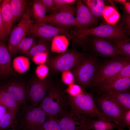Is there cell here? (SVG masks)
Listing matches in <instances>:
<instances>
[{
  "mask_svg": "<svg viewBox=\"0 0 130 130\" xmlns=\"http://www.w3.org/2000/svg\"><path fill=\"white\" fill-rule=\"evenodd\" d=\"M126 32L121 24L111 25L107 23L96 27L91 28L75 27L71 31V35L77 42L81 45L85 44L86 38L92 35L104 39H117L130 40Z\"/></svg>",
  "mask_w": 130,
  "mask_h": 130,
  "instance_id": "1",
  "label": "cell"
},
{
  "mask_svg": "<svg viewBox=\"0 0 130 130\" xmlns=\"http://www.w3.org/2000/svg\"><path fill=\"white\" fill-rule=\"evenodd\" d=\"M68 106L67 96L59 87L52 85L38 107L47 116L59 118L68 111Z\"/></svg>",
  "mask_w": 130,
  "mask_h": 130,
  "instance_id": "2",
  "label": "cell"
},
{
  "mask_svg": "<svg viewBox=\"0 0 130 130\" xmlns=\"http://www.w3.org/2000/svg\"><path fill=\"white\" fill-rule=\"evenodd\" d=\"M46 117L44 111L38 106L26 104L18 113L16 122L22 130H39Z\"/></svg>",
  "mask_w": 130,
  "mask_h": 130,
  "instance_id": "3",
  "label": "cell"
},
{
  "mask_svg": "<svg viewBox=\"0 0 130 130\" xmlns=\"http://www.w3.org/2000/svg\"><path fill=\"white\" fill-rule=\"evenodd\" d=\"M98 65L95 55H86L78 65L71 70L75 81L82 89L84 90L91 86Z\"/></svg>",
  "mask_w": 130,
  "mask_h": 130,
  "instance_id": "4",
  "label": "cell"
},
{
  "mask_svg": "<svg viewBox=\"0 0 130 130\" xmlns=\"http://www.w3.org/2000/svg\"><path fill=\"white\" fill-rule=\"evenodd\" d=\"M67 97L70 111L92 118L96 117L107 118L98 109L91 93L84 92L75 97Z\"/></svg>",
  "mask_w": 130,
  "mask_h": 130,
  "instance_id": "5",
  "label": "cell"
},
{
  "mask_svg": "<svg viewBox=\"0 0 130 130\" xmlns=\"http://www.w3.org/2000/svg\"><path fill=\"white\" fill-rule=\"evenodd\" d=\"M130 58L119 56L110 58L98 65L91 86H96L130 64Z\"/></svg>",
  "mask_w": 130,
  "mask_h": 130,
  "instance_id": "6",
  "label": "cell"
},
{
  "mask_svg": "<svg viewBox=\"0 0 130 130\" xmlns=\"http://www.w3.org/2000/svg\"><path fill=\"white\" fill-rule=\"evenodd\" d=\"M76 9L73 4L63 8L51 14L45 16L42 19L33 22L49 23L58 28H67L76 25V18L74 15Z\"/></svg>",
  "mask_w": 130,
  "mask_h": 130,
  "instance_id": "7",
  "label": "cell"
},
{
  "mask_svg": "<svg viewBox=\"0 0 130 130\" xmlns=\"http://www.w3.org/2000/svg\"><path fill=\"white\" fill-rule=\"evenodd\" d=\"M31 15V9L27 5L20 21L12 29L8 43V49L11 55L16 53L18 45L28 33L30 25L32 22L30 18Z\"/></svg>",
  "mask_w": 130,
  "mask_h": 130,
  "instance_id": "8",
  "label": "cell"
},
{
  "mask_svg": "<svg viewBox=\"0 0 130 130\" xmlns=\"http://www.w3.org/2000/svg\"><path fill=\"white\" fill-rule=\"evenodd\" d=\"M86 55L74 50L58 55L49 61L50 67L57 72L71 70L78 65Z\"/></svg>",
  "mask_w": 130,
  "mask_h": 130,
  "instance_id": "9",
  "label": "cell"
},
{
  "mask_svg": "<svg viewBox=\"0 0 130 130\" xmlns=\"http://www.w3.org/2000/svg\"><path fill=\"white\" fill-rule=\"evenodd\" d=\"M99 111L121 127L123 117L127 110L114 100L103 94L98 100Z\"/></svg>",
  "mask_w": 130,
  "mask_h": 130,
  "instance_id": "10",
  "label": "cell"
},
{
  "mask_svg": "<svg viewBox=\"0 0 130 130\" xmlns=\"http://www.w3.org/2000/svg\"><path fill=\"white\" fill-rule=\"evenodd\" d=\"M28 33L45 41H52L54 37L59 35H65L76 40L67 28H58L41 22H32L30 25Z\"/></svg>",
  "mask_w": 130,
  "mask_h": 130,
  "instance_id": "11",
  "label": "cell"
},
{
  "mask_svg": "<svg viewBox=\"0 0 130 130\" xmlns=\"http://www.w3.org/2000/svg\"><path fill=\"white\" fill-rule=\"evenodd\" d=\"M91 118L70 110L65 112L58 120L62 130H88L93 120Z\"/></svg>",
  "mask_w": 130,
  "mask_h": 130,
  "instance_id": "12",
  "label": "cell"
},
{
  "mask_svg": "<svg viewBox=\"0 0 130 130\" xmlns=\"http://www.w3.org/2000/svg\"><path fill=\"white\" fill-rule=\"evenodd\" d=\"M52 85V81L48 79L41 80L38 78L33 79L29 87L28 99L31 105L38 106Z\"/></svg>",
  "mask_w": 130,
  "mask_h": 130,
  "instance_id": "13",
  "label": "cell"
},
{
  "mask_svg": "<svg viewBox=\"0 0 130 130\" xmlns=\"http://www.w3.org/2000/svg\"><path fill=\"white\" fill-rule=\"evenodd\" d=\"M90 43L92 50L98 55L110 58L125 57L111 42L105 39L93 36Z\"/></svg>",
  "mask_w": 130,
  "mask_h": 130,
  "instance_id": "14",
  "label": "cell"
},
{
  "mask_svg": "<svg viewBox=\"0 0 130 130\" xmlns=\"http://www.w3.org/2000/svg\"><path fill=\"white\" fill-rule=\"evenodd\" d=\"M76 11V27L88 28L97 23L98 20L92 14L82 0L77 1Z\"/></svg>",
  "mask_w": 130,
  "mask_h": 130,
  "instance_id": "15",
  "label": "cell"
},
{
  "mask_svg": "<svg viewBox=\"0 0 130 130\" xmlns=\"http://www.w3.org/2000/svg\"><path fill=\"white\" fill-rule=\"evenodd\" d=\"M1 88L9 93L20 106L26 104L28 100L29 87L24 83L17 81L10 82Z\"/></svg>",
  "mask_w": 130,
  "mask_h": 130,
  "instance_id": "16",
  "label": "cell"
},
{
  "mask_svg": "<svg viewBox=\"0 0 130 130\" xmlns=\"http://www.w3.org/2000/svg\"><path fill=\"white\" fill-rule=\"evenodd\" d=\"M101 94L126 91L130 89V77L123 78L111 83H100L96 86Z\"/></svg>",
  "mask_w": 130,
  "mask_h": 130,
  "instance_id": "17",
  "label": "cell"
},
{
  "mask_svg": "<svg viewBox=\"0 0 130 130\" xmlns=\"http://www.w3.org/2000/svg\"><path fill=\"white\" fill-rule=\"evenodd\" d=\"M13 69L10 54L3 42L0 40V76L10 75Z\"/></svg>",
  "mask_w": 130,
  "mask_h": 130,
  "instance_id": "18",
  "label": "cell"
},
{
  "mask_svg": "<svg viewBox=\"0 0 130 130\" xmlns=\"http://www.w3.org/2000/svg\"><path fill=\"white\" fill-rule=\"evenodd\" d=\"M3 24L7 37L9 35L15 21L12 11L10 0H3L0 6Z\"/></svg>",
  "mask_w": 130,
  "mask_h": 130,
  "instance_id": "19",
  "label": "cell"
},
{
  "mask_svg": "<svg viewBox=\"0 0 130 130\" xmlns=\"http://www.w3.org/2000/svg\"><path fill=\"white\" fill-rule=\"evenodd\" d=\"M0 99L7 111L17 115L20 105L9 93L1 88H0Z\"/></svg>",
  "mask_w": 130,
  "mask_h": 130,
  "instance_id": "20",
  "label": "cell"
},
{
  "mask_svg": "<svg viewBox=\"0 0 130 130\" xmlns=\"http://www.w3.org/2000/svg\"><path fill=\"white\" fill-rule=\"evenodd\" d=\"M108 118L98 117L93 120L90 129L91 130H113L120 128Z\"/></svg>",
  "mask_w": 130,
  "mask_h": 130,
  "instance_id": "21",
  "label": "cell"
},
{
  "mask_svg": "<svg viewBox=\"0 0 130 130\" xmlns=\"http://www.w3.org/2000/svg\"><path fill=\"white\" fill-rule=\"evenodd\" d=\"M102 94L114 100L126 110H130V94L128 91Z\"/></svg>",
  "mask_w": 130,
  "mask_h": 130,
  "instance_id": "22",
  "label": "cell"
},
{
  "mask_svg": "<svg viewBox=\"0 0 130 130\" xmlns=\"http://www.w3.org/2000/svg\"><path fill=\"white\" fill-rule=\"evenodd\" d=\"M84 2L95 17L103 18V13L106 6L104 0H84Z\"/></svg>",
  "mask_w": 130,
  "mask_h": 130,
  "instance_id": "23",
  "label": "cell"
},
{
  "mask_svg": "<svg viewBox=\"0 0 130 130\" xmlns=\"http://www.w3.org/2000/svg\"><path fill=\"white\" fill-rule=\"evenodd\" d=\"M69 41L65 36L59 35L56 36L52 40L51 51L57 53H62L66 51Z\"/></svg>",
  "mask_w": 130,
  "mask_h": 130,
  "instance_id": "24",
  "label": "cell"
},
{
  "mask_svg": "<svg viewBox=\"0 0 130 130\" xmlns=\"http://www.w3.org/2000/svg\"><path fill=\"white\" fill-rule=\"evenodd\" d=\"M12 13L15 21L21 18L27 6L28 1L26 0H10Z\"/></svg>",
  "mask_w": 130,
  "mask_h": 130,
  "instance_id": "25",
  "label": "cell"
},
{
  "mask_svg": "<svg viewBox=\"0 0 130 130\" xmlns=\"http://www.w3.org/2000/svg\"><path fill=\"white\" fill-rule=\"evenodd\" d=\"M30 62L28 58L23 56L16 57L13 59L12 66L13 68L17 73H21L26 72L30 69Z\"/></svg>",
  "mask_w": 130,
  "mask_h": 130,
  "instance_id": "26",
  "label": "cell"
},
{
  "mask_svg": "<svg viewBox=\"0 0 130 130\" xmlns=\"http://www.w3.org/2000/svg\"><path fill=\"white\" fill-rule=\"evenodd\" d=\"M120 16L119 12L114 7L110 6H105L103 17L107 23L111 25L116 24Z\"/></svg>",
  "mask_w": 130,
  "mask_h": 130,
  "instance_id": "27",
  "label": "cell"
},
{
  "mask_svg": "<svg viewBox=\"0 0 130 130\" xmlns=\"http://www.w3.org/2000/svg\"><path fill=\"white\" fill-rule=\"evenodd\" d=\"M111 42L126 57L130 58V40L111 38L105 39Z\"/></svg>",
  "mask_w": 130,
  "mask_h": 130,
  "instance_id": "28",
  "label": "cell"
},
{
  "mask_svg": "<svg viewBox=\"0 0 130 130\" xmlns=\"http://www.w3.org/2000/svg\"><path fill=\"white\" fill-rule=\"evenodd\" d=\"M32 15L35 20L37 21L43 19L47 12L44 5L40 0H34L31 9Z\"/></svg>",
  "mask_w": 130,
  "mask_h": 130,
  "instance_id": "29",
  "label": "cell"
},
{
  "mask_svg": "<svg viewBox=\"0 0 130 130\" xmlns=\"http://www.w3.org/2000/svg\"><path fill=\"white\" fill-rule=\"evenodd\" d=\"M40 39L38 43L35 44L26 54L28 57L32 58L34 56L40 53H48L49 49L46 41Z\"/></svg>",
  "mask_w": 130,
  "mask_h": 130,
  "instance_id": "30",
  "label": "cell"
},
{
  "mask_svg": "<svg viewBox=\"0 0 130 130\" xmlns=\"http://www.w3.org/2000/svg\"><path fill=\"white\" fill-rule=\"evenodd\" d=\"M36 39L32 37H25L18 45L16 50L22 54H26L36 44Z\"/></svg>",
  "mask_w": 130,
  "mask_h": 130,
  "instance_id": "31",
  "label": "cell"
},
{
  "mask_svg": "<svg viewBox=\"0 0 130 130\" xmlns=\"http://www.w3.org/2000/svg\"><path fill=\"white\" fill-rule=\"evenodd\" d=\"M17 115L7 111L2 118L0 122V130L9 128L16 123Z\"/></svg>",
  "mask_w": 130,
  "mask_h": 130,
  "instance_id": "32",
  "label": "cell"
},
{
  "mask_svg": "<svg viewBox=\"0 0 130 130\" xmlns=\"http://www.w3.org/2000/svg\"><path fill=\"white\" fill-rule=\"evenodd\" d=\"M127 77H130V64L125 67L118 72L105 79L100 83L103 84L110 83L119 79Z\"/></svg>",
  "mask_w": 130,
  "mask_h": 130,
  "instance_id": "33",
  "label": "cell"
},
{
  "mask_svg": "<svg viewBox=\"0 0 130 130\" xmlns=\"http://www.w3.org/2000/svg\"><path fill=\"white\" fill-rule=\"evenodd\" d=\"M39 130H62L58 118L47 116L45 121Z\"/></svg>",
  "mask_w": 130,
  "mask_h": 130,
  "instance_id": "34",
  "label": "cell"
},
{
  "mask_svg": "<svg viewBox=\"0 0 130 130\" xmlns=\"http://www.w3.org/2000/svg\"><path fill=\"white\" fill-rule=\"evenodd\" d=\"M64 92L66 93L67 96L71 97H76L84 92L80 86L74 83L68 85Z\"/></svg>",
  "mask_w": 130,
  "mask_h": 130,
  "instance_id": "35",
  "label": "cell"
},
{
  "mask_svg": "<svg viewBox=\"0 0 130 130\" xmlns=\"http://www.w3.org/2000/svg\"><path fill=\"white\" fill-rule=\"evenodd\" d=\"M49 69L46 65L44 64L39 65L36 68L35 73L37 78L43 80L47 76L49 72Z\"/></svg>",
  "mask_w": 130,
  "mask_h": 130,
  "instance_id": "36",
  "label": "cell"
},
{
  "mask_svg": "<svg viewBox=\"0 0 130 130\" xmlns=\"http://www.w3.org/2000/svg\"><path fill=\"white\" fill-rule=\"evenodd\" d=\"M61 80L64 84L68 85L74 83L75 81L74 75L70 70L62 72Z\"/></svg>",
  "mask_w": 130,
  "mask_h": 130,
  "instance_id": "37",
  "label": "cell"
},
{
  "mask_svg": "<svg viewBox=\"0 0 130 130\" xmlns=\"http://www.w3.org/2000/svg\"><path fill=\"white\" fill-rule=\"evenodd\" d=\"M32 60L36 64L39 65L44 64L48 59V53H44L37 54L33 57Z\"/></svg>",
  "mask_w": 130,
  "mask_h": 130,
  "instance_id": "38",
  "label": "cell"
},
{
  "mask_svg": "<svg viewBox=\"0 0 130 130\" xmlns=\"http://www.w3.org/2000/svg\"><path fill=\"white\" fill-rule=\"evenodd\" d=\"M121 25L129 35L130 32V14L125 13L123 15L121 21Z\"/></svg>",
  "mask_w": 130,
  "mask_h": 130,
  "instance_id": "39",
  "label": "cell"
},
{
  "mask_svg": "<svg viewBox=\"0 0 130 130\" xmlns=\"http://www.w3.org/2000/svg\"><path fill=\"white\" fill-rule=\"evenodd\" d=\"M57 12L61 9L72 4L76 1L75 0H54Z\"/></svg>",
  "mask_w": 130,
  "mask_h": 130,
  "instance_id": "40",
  "label": "cell"
},
{
  "mask_svg": "<svg viewBox=\"0 0 130 130\" xmlns=\"http://www.w3.org/2000/svg\"><path fill=\"white\" fill-rule=\"evenodd\" d=\"M40 0L45 7L47 12H51L54 13L57 12L54 0Z\"/></svg>",
  "mask_w": 130,
  "mask_h": 130,
  "instance_id": "41",
  "label": "cell"
},
{
  "mask_svg": "<svg viewBox=\"0 0 130 130\" xmlns=\"http://www.w3.org/2000/svg\"><path fill=\"white\" fill-rule=\"evenodd\" d=\"M127 127L130 130V110L126 111L124 115L121 128Z\"/></svg>",
  "mask_w": 130,
  "mask_h": 130,
  "instance_id": "42",
  "label": "cell"
},
{
  "mask_svg": "<svg viewBox=\"0 0 130 130\" xmlns=\"http://www.w3.org/2000/svg\"><path fill=\"white\" fill-rule=\"evenodd\" d=\"M3 0H0V40L3 42L5 41L7 38L4 28L1 11L0 6Z\"/></svg>",
  "mask_w": 130,
  "mask_h": 130,
  "instance_id": "43",
  "label": "cell"
},
{
  "mask_svg": "<svg viewBox=\"0 0 130 130\" xmlns=\"http://www.w3.org/2000/svg\"><path fill=\"white\" fill-rule=\"evenodd\" d=\"M7 111L6 108L0 99V122L2 118Z\"/></svg>",
  "mask_w": 130,
  "mask_h": 130,
  "instance_id": "44",
  "label": "cell"
},
{
  "mask_svg": "<svg viewBox=\"0 0 130 130\" xmlns=\"http://www.w3.org/2000/svg\"><path fill=\"white\" fill-rule=\"evenodd\" d=\"M123 5L125 13L130 14V3L126 2Z\"/></svg>",
  "mask_w": 130,
  "mask_h": 130,
  "instance_id": "45",
  "label": "cell"
},
{
  "mask_svg": "<svg viewBox=\"0 0 130 130\" xmlns=\"http://www.w3.org/2000/svg\"><path fill=\"white\" fill-rule=\"evenodd\" d=\"M114 1L119 3L123 5L126 1V0H116Z\"/></svg>",
  "mask_w": 130,
  "mask_h": 130,
  "instance_id": "46",
  "label": "cell"
},
{
  "mask_svg": "<svg viewBox=\"0 0 130 130\" xmlns=\"http://www.w3.org/2000/svg\"><path fill=\"white\" fill-rule=\"evenodd\" d=\"M117 130H125L124 129V128H123L120 127L117 129Z\"/></svg>",
  "mask_w": 130,
  "mask_h": 130,
  "instance_id": "47",
  "label": "cell"
},
{
  "mask_svg": "<svg viewBox=\"0 0 130 130\" xmlns=\"http://www.w3.org/2000/svg\"></svg>",
  "mask_w": 130,
  "mask_h": 130,
  "instance_id": "48",
  "label": "cell"
},
{
  "mask_svg": "<svg viewBox=\"0 0 130 130\" xmlns=\"http://www.w3.org/2000/svg\"></svg>",
  "mask_w": 130,
  "mask_h": 130,
  "instance_id": "49",
  "label": "cell"
}]
</instances>
